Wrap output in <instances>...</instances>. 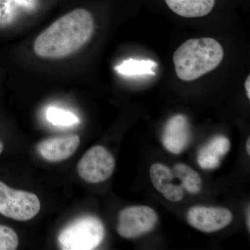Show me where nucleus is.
<instances>
[{"instance_id":"4468645a","label":"nucleus","mask_w":250,"mask_h":250,"mask_svg":"<svg viewBox=\"0 0 250 250\" xmlns=\"http://www.w3.org/2000/svg\"><path fill=\"white\" fill-rule=\"evenodd\" d=\"M157 67V63L151 60H136L129 59L115 67L118 73L126 77L139 75H155L154 70Z\"/></svg>"},{"instance_id":"7ed1b4c3","label":"nucleus","mask_w":250,"mask_h":250,"mask_svg":"<svg viewBox=\"0 0 250 250\" xmlns=\"http://www.w3.org/2000/svg\"><path fill=\"white\" fill-rule=\"evenodd\" d=\"M103 222L93 215L75 219L62 229L58 241L65 250H92L98 248L104 238Z\"/></svg>"},{"instance_id":"a211bd4d","label":"nucleus","mask_w":250,"mask_h":250,"mask_svg":"<svg viewBox=\"0 0 250 250\" xmlns=\"http://www.w3.org/2000/svg\"><path fill=\"white\" fill-rule=\"evenodd\" d=\"M250 207H248V209H247V213H246V223H247V226H248V229H249L250 231Z\"/></svg>"},{"instance_id":"dca6fc26","label":"nucleus","mask_w":250,"mask_h":250,"mask_svg":"<svg viewBox=\"0 0 250 250\" xmlns=\"http://www.w3.org/2000/svg\"><path fill=\"white\" fill-rule=\"evenodd\" d=\"M17 233L13 229L0 225V250H14L18 246Z\"/></svg>"},{"instance_id":"f3484780","label":"nucleus","mask_w":250,"mask_h":250,"mask_svg":"<svg viewBox=\"0 0 250 250\" xmlns=\"http://www.w3.org/2000/svg\"><path fill=\"white\" fill-rule=\"evenodd\" d=\"M245 88H246L247 95H248V99H250V76H248V78L245 83Z\"/></svg>"},{"instance_id":"20e7f679","label":"nucleus","mask_w":250,"mask_h":250,"mask_svg":"<svg viewBox=\"0 0 250 250\" xmlns=\"http://www.w3.org/2000/svg\"><path fill=\"white\" fill-rule=\"evenodd\" d=\"M41 209L35 194L11 188L0 182V213L6 218L27 221L34 218Z\"/></svg>"},{"instance_id":"ddd939ff","label":"nucleus","mask_w":250,"mask_h":250,"mask_svg":"<svg viewBox=\"0 0 250 250\" xmlns=\"http://www.w3.org/2000/svg\"><path fill=\"white\" fill-rule=\"evenodd\" d=\"M174 177L182 181L181 187L188 193L195 195L201 190L202 181L200 174L187 164L179 163L174 166Z\"/></svg>"},{"instance_id":"2eb2a0df","label":"nucleus","mask_w":250,"mask_h":250,"mask_svg":"<svg viewBox=\"0 0 250 250\" xmlns=\"http://www.w3.org/2000/svg\"><path fill=\"white\" fill-rule=\"evenodd\" d=\"M46 118L49 123L57 126H70L80 123V120L76 115L57 107L47 108Z\"/></svg>"},{"instance_id":"aec40b11","label":"nucleus","mask_w":250,"mask_h":250,"mask_svg":"<svg viewBox=\"0 0 250 250\" xmlns=\"http://www.w3.org/2000/svg\"><path fill=\"white\" fill-rule=\"evenodd\" d=\"M3 150H4V145L0 141V154L2 153Z\"/></svg>"},{"instance_id":"6ab92c4d","label":"nucleus","mask_w":250,"mask_h":250,"mask_svg":"<svg viewBox=\"0 0 250 250\" xmlns=\"http://www.w3.org/2000/svg\"><path fill=\"white\" fill-rule=\"evenodd\" d=\"M246 151L248 155H250V138H248L246 143Z\"/></svg>"},{"instance_id":"f257e3e1","label":"nucleus","mask_w":250,"mask_h":250,"mask_svg":"<svg viewBox=\"0 0 250 250\" xmlns=\"http://www.w3.org/2000/svg\"><path fill=\"white\" fill-rule=\"evenodd\" d=\"M94 28V18L90 11L74 10L52 23L36 38L34 52L41 58H65L80 50L90 40Z\"/></svg>"},{"instance_id":"39448f33","label":"nucleus","mask_w":250,"mask_h":250,"mask_svg":"<svg viewBox=\"0 0 250 250\" xmlns=\"http://www.w3.org/2000/svg\"><path fill=\"white\" fill-rule=\"evenodd\" d=\"M116 161L103 146L90 148L77 165L81 178L88 183L98 184L107 180L114 172Z\"/></svg>"},{"instance_id":"1a4fd4ad","label":"nucleus","mask_w":250,"mask_h":250,"mask_svg":"<svg viewBox=\"0 0 250 250\" xmlns=\"http://www.w3.org/2000/svg\"><path fill=\"white\" fill-rule=\"evenodd\" d=\"M80 144L78 135H67L44 140L39 143L37 149L45 160L59 162L70 157L76 152Z\"/></svg>"},{"instance_id":"f8f14e48","label":"nucleus","mask_w":250,"mask_h":250,"mask_svg":"<svg viewBox=\"0 0 250 250\" xmlns=\"http://www.w3.org/2000/svg\"><path fill=\"white\" fill-rule=\"evenodd\" d=\"M167 6L182 17L200 18L210 13L215 0H165Z\"/></svg>"},{"instance_id":"9d476101","label":"nucleus","mask_w":250,"mask_h":250,"mask_svg":"<svg viewBox=\"0 0 250 250\" xmlns=\"http://www.w3.org/2000/svg\"><path fill=\"white\" fill-rule=\"evenodd\" d=\"M149 175L156 190L162 194L166 200L172 202H178L183 200V188L172 182L175 177L168 166L161 163L152 164L149 170Z\"/></svg>"},{"instance_id":"0eeeda50","label":"nucleus","mask_w":250,"mask_h":250,"mask_svg":"<svg viewBox=\"0 0 250 250\" xmlns=\"http://www.w3.org/2000/svg\"><path fill=\"white\" fill-rule=\"evenodd\" d=\"M188 223L205 233H213L228 227L233 220L231 210L223 207L195 206L188 211Z\"/></svg>"},{"instance_id":"423d86ee","label":"nucleus","mask_w":250,"mask_h":250,"mask_svg":"<svg viewBox=\"0 0 250 250\" xmlns=\"http://www.w3.org/2000/svg\"><path fill=\"white\" fill-rule=\"evenodd\" d=\"M159 220L155 210L147 206H132L120 212L117 231L125 238H135L151 232Z\"/></svg>"},{"instance_id":"f03ea898","label":"nucleus","mask_w":250,"mask_h":250,"mask_svg":"<svg viewBox=\"0 0 250 250\" xmlns=\"http://www.w3.org/2000/svg\"><path fill=\"white\" fill-rule=\"evenodd\" d=\"M224 57L222 45L211 38L189 39L174 52L176 74L180 80L191 82L213 71Z\"/></svg>"},{"instance_id":"6e6552de","label":"nucleus","mask_w":250,"mask_h":250,"mask_svg":"<svg viewBox=\"0 0 250 250\" xmlns=\"http://www.w3.org/2000/svg\"><path fill=\"white\" fill-rule=\"evenodd\" d=\"M190 140L191 133L187 117L178 114L168 120L162 135L163 145L167 151L180 154L188 146Z\"/></svg>"},{"instance_id":"9b49d317","label":"nucleus","mask_w":250,"mask_h":250,"mask_svg":"<svg viewBox=\"0 0 250 250\" xmlns=\"http://www.w3.org/2000/svg\"><path fill=\"white\" fill-rule=\"evenodd\" d=\"M231 147L228 138L217 136L203 146L197 153L198 165L204 170H214L220 166L222 159Z\"/></svg>"}]
</instances>
